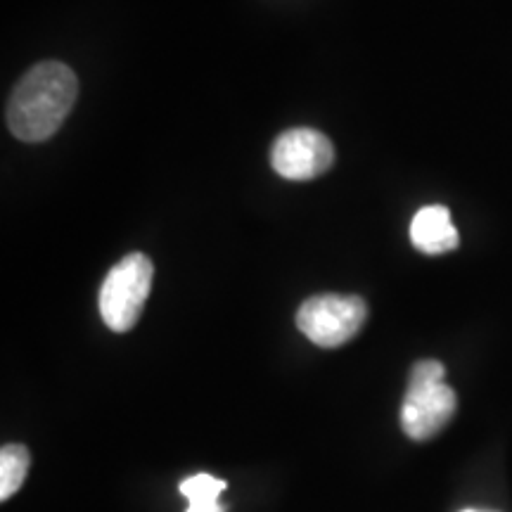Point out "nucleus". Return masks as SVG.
<instances>
[{"label":"nucleus","instance_id":"obj_1","mask_svg":"<svg viewBox=\"0 0 512 512\" xmlns=\"http://www.w3.org/2000/svg\"><path fill=\"white\" fill-rule=\"evenodd\" d=\"M79 81L62 62H41L19 79L8 102V126L24 143H43L72 112Z\"/></svg>","mask_w":512,"mask_h":512},{"label":"nucleus","instance_id":"obj_2","mask_svg":"<svg viewBox=\"0 0 512 512\" xmlns=\"http://www.w3.org/2000/svg\"><path fill=\"white\" fill-rule=\"evenodd\" d=\"M155 266L145 254H128L107 273L100 287V316L112 332H128L138 323L152 290Z\"/></svg>","mask_w":512,"mask_h":512},{"label":"nucleus","instance_id":"obj_3","mask_svg":"<svg viewBox=\"0 0 512 512\" xmlns=\"http://www.w3.org/2000/svg\"><path fill=\"white\" fill-rule=\"evenodd\" d=\"M368 320V304L356 294H316L297 311V328L316 347H342L361 332Z\"/></svg>","mask_w":512,"mask_h":512},{"label":"nucleus","instance_id":"obj_4","mask_svg":"<svg viewBox=\"0 0 512 512\" xmlns=\"http://www.w3.org/2000/svg\"><path fill=\"white\" fill-rule=\"evenodd\" d=\"M335 164V147L316 128H290L271 147V166L285 181H313Z\"/></svg>","mask_w":512,"mask_h":512},{"label":"nucleus","instance_id":"obj_5","mask_svg":"<svg viewBox=\"0 0 512 512\" xmlns=\"http://www.w3.org/2000/svg\"><path fill=\"white\" fill-rule=\"evenodd\" d=\"M456 392L446 382H408L401 427L413 441H427L444 430L456 413Z\"/></svg>","mask_w":512,"mask_h":512},{"label":"nucleus","instance_id":"obj_6","mask_svg":"<svg viewBox=\"0 0 512 512\" xmlns=\"http://www.w3.org/2000/svg\"><path fill=\"white\" fill-rule=\"evenodd\" d=\"M411 242L422 254H446L458 247L460 235L451 221V211L444 204L422 207L411 221Z\"/></svg>","mask_w":512,"mask_h":512},{"label":"nucleus","instance_id":"obj_7","mask_svg":"<svg viewBox=\"0 0 512 512\" xmlns=\"http://www.w3.org/2000/svg\"><path fill=\"white\" fill-rule=\"evenodd\" d=\"M228 489L223 479L207 475V472H197L188 479H183L178 491L188 498V510L185 512H226L221 505V494Z\"/></svg>","mask_w":512,"mask_h":512},{"label":"nucleus","instance_id":"obj_8","mask_svg":"<svg viewBox=\"0 0 512 512\" xmlns=\"http://www.w3.org/2000/svg\"><path fill=\"white\" fill-rule=\"evenodd\" d=\"M29 465L31 456L27 448L19 444L3 446V451H0V498L3 501L17 494L19 486L27 479Z\"/></svg>","mask_w":512,"mask_h":512},{"label":"nucleus","instance_id":"obj_9","mask_svg":"<svg viewBox=\"0 0 512 512\" xmlns=\"http://www.w3.org/2000/svg\"><path fill=\"white\" fill-rule=\"evenodd\" d=\"M460 512H479V510H460Z\"/></svg>","mask_w":512,"mask_h":512}]
</instances>
